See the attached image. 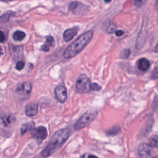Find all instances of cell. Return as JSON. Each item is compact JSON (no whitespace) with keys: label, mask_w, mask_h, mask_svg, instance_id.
Masks as SVG:
<instances>
[{"label":"cell","mask_w":158,"mask_h":158,"mask_svg":"<svg viewBox=\"0 0 158 158\" xmlns=\"http://www.w3.org/2000/svg\"><path fill=\"white\" fill-rule=\"evenodd\" d=\"M70 130L69 128H62L56 132L51 138L41 154L43 157H48L59 148L68 139Z\"/></svg>","instance_id":"6da1fadb"},{"label":"cell","mask_w":158,"mask_h":158,"mask_svg":"<svg viewBox=\"0 0 158 158\" xmlns=\"http://www.w3.org/2000/svg\"><path fill=\"white\" fill-rule=\"evenodd\" d=\"M93 35V30H89L82 34L73 43L69 45L64 52L65 59H70L78 54L90 41Z\"/></svg>","instance_id":"7a4b0ae2"},{"label":"cell","mask_w":158,"mask_h":158,"mask_svg":"<svg viewBox=\"0 0 158 158\" xmlns=\"http://www.w3.org/2000/svg\"><path fill=\"white\" fill-rule=\"evenodd\" d=\"M98 112V110L94 108L87 110L75 123L73 125L74 129L79 130L90 124L97 116Z\"/></svg>","instance_id":"3957f363"},{"label":"cell","mask_w":158,"mask_h":158,"mask_svg":"<svg viewBox=\"0 0 158 158\" xmlns=\"http://www.w3.org/2000/svg\"><path fill=\"white\" fill-rule=\"evenodd\" d=\"M91 82L86 74L80 75L76 81V91L80 94L86 93L91 89Z\"/></svg>","instance_id":"277c9868"},{"label":"cell","mask_w":158,"mask_h":158,"mask_svg":"<svg viewBox=\"0 0 158 158\" xmlns=\"http://www.w3.org/2000/svg\"><path fill=\"white\" fill-rule=\"evenodd\" d=\"M153 152V148L147 143H142L138 148V154L141 158H149Z\"/></svg>","instance_id":"5b68a950"},{"label":"cell","mask_w":158,"mask_h":158,"mask_svg":"<svg viewBox=\"0 0 158 158\" xmlns=\"http://www.w3.org/2000/svg\"><path fill=\"white\" fill-rule=\"evenodd\" d=\"M54 94L56 99L59 102L64 103L66 101L67 98V93L65 86L62 85L57 86L54 89Z\"/></svg>","instance_id":"8992f818"},{"label":"cell","mask_w":158,"mask_h":158,"mask_svg":"<svg viewBox=\"0 0 158 158\" xmlns=\"http://www.w3.org/2000/svg\"><path fill=\"white\" fill-rule=\"evenodd\" d=\"M31 135L37 139L42 141L47 138L48 131L44 127L40 126L36 128H33L31 130Z\"/></svg>","instance_id":"52a82bcc"},{"label":"cell","mask_w":158,"mask_h":158,"mask_svg":"<svg viewBox=\"0 0 158 158\" xmlns=\"http://www.w3.org/2000/svg\"><path fill=\"white\" fill-rule=\"evenodd\" d=\"M85 8H88V7L80 2H72L68 6L69 10L75 14H79L83 12L86 10Z\"/></svg>","instance_id":"ba28073f"},{"label":"cell","mask_w":158,"mask_h":158,"mask_svg":"<svg viewBox=\"0 0 158 158\" xmlns=\"http://www.w3.org/2000/svg\"><path fill=\"white\" fill-rule=\"evenodd\" d=\"M31 89H32V86L30 83L24 82L17 86L15 91L19 95L25 96H28L30 94L31 91Z\"/></svg>","instance_id":"9c48e42d"},{"label":"cell","mask_w":158,"mask_h":158,"mask_svg":"<svg viewBox=\"0 0 158 158\" xmlns=\"http://www.w3.org/2000/svg\"><path fill=\"white\" fill-rule=\"evenodd\" d=\"M78 31V27H74L73 28L66 30L63 33V38L65 41L68 42L73 39V38L77 34Z\"/></svg>","instance_id":"30bf717a"},{"label":"cell","mask_w":158,"mask_h":158,"mask_svg":"<svg viewBox=\"0 0 158 158\" xmlns=\"http://www.w3.org/2000/svg\"><path fill=\"white\" fill-rule=\"evenodd\" d=\"M25 114L28 117H33L38 112V105L35 103L28 104L25 109Z\"/></svg>","instance_id":"8fae6325"},{"label":"cell","mask_w":158,"mask_h":158,"mask_svg":"<svg viewBox=\"0 0 158 158\" xmlns=\"http://www.w3.org/2000/svg\"><path fill=\"white\" fill-rule=\"evenodd\" d=\"M116 25L110 20H107L103 23L102 28L107 33H113L116 30Z\"/></svg>","instance_id":"7c38bea8"},{"label":"cell","mask_w":158,"mask_h":158,"mask_svg":"<svg viewBox=\"0 0 158 158\" xmlns=\"http://www.w3.org/2000/svg\"><path fill=\"white\" fill-rule=\"evenodd\" d=\"M137 67L141 71L145 72L149 68L150 62L146 58H141L137 62Z\"/></svg>","instance_id":"4fadbf2b"},{"label":"cell","mask_w":158,"mask_h":158,"mask_svg":"<svg viewBox=\"0 0 158 158\" xmlns=\"http://www.w3.org/2000/svg\"><path fill=\"white\" fill-rule=\"evenodd\" d=\"M34 127V123L33 122H29V123H27L25 124H23L21 127V134L23 135L24 133H25L26 132L31 130Z\"/></svg>","instance_id":"5bb4252c"},{"label":"cell","mask_w":158,"mask_h":158,"mask_svg":"<svg viewBox=\"0 0 158 158\" xmlns=\"http://www.w3.org/2000/svg\"><path fill=\"white\" fill-rule=\"evenodd\" d=\"M120 131V127L119 126H114L111 128L107 130L106 132L107 136H115Z\"/></svg>","instance_id":"9a60e30c"},{"label":"cell","mask_w":158,"mask_h":158,"mask_svg":"<svg viewBox=\"0 0 158 158\" xmlns=\"http://www.w3.org/2000/svg\"><path fill=\"white\" fill-rule=\"evenodd\" d=\"M12 37L15 41H22L25 37V33L22 31L17 30L14 33Z\"/></svg>","instance_id":"2e32d148"},{"label":"cell","mask_w":158,"mask_h":158,"mask_svg":"<svg viewBox=\"0 0 158 158\" xmlns=\"http://www.w3.org/2000/svg\"><path fill=\"white\" fill-rule=\"evenodd\" d=\"M130 53H131V51L129 49H125L121 51L120 56L122 59H127L129 57Z\"/></svg>","instance_id":"e0dca14e"},{"label":"cell","mask_w":158,"mask_h":158,"mask_svg":"<svg viewBox=\"0 0 158 158\" xmlns=\"http://www.w3.org/2000/svg\"><path fill=\"white\" fill-rule=\"evenodd\" d=\"M46 43L50 46H52L54 43V40L52 36L49 35L46 36Z\"/></svg>","instance_id":"ac0fdd59"},{"label":"cell","mask_w":158,"mask_h":158,"mask_svg":"<svg viewBox=\"0 0 158 158\" xmlns=\"http://www.w3.org/2000/svg\"><path fill=\"white\" fill-rule=\"evenodd\" d=\"M101 86L96 83H94L92 85H91V89L93 91H98L101 90Z\"/></svg>","instance_id":"d6986e66"},{"label":"cell","mask_w":158,"mask_h":158,"mask_svg":"<svg viewBox=\"0 0 158 158\" xmlns=\"http://www.w3.org/2000/svg\"><path fill=\"white\" fill-rule=\"evenodd\" d=\"M150 146H151L152 148L155 147L156 148L157 146V139L156 137L155 138H152L151 139H150V141H149V144Z\"/></svg>","instance_id":"ffe728a7"},{"label":"cell","mask_w":158,"mask_h":158,"mask_svg":"<svg viewBox=\"0 0 158 158\" xmlns=\"http://www.w3.org/2000/svg\"><path fill=\"white\" fill-rule=\"evenodd\" d=\"M25 66V63L23 61H22V60H20L19 61L17 64H16V66H15V68L17 70H22Z\"/></svg>","instance_id":"44dd1931"},{"label":"cell","mask_w":158,"mask_h":158,"mask_svg":"<svg viewBox=\"0 0 158 158\" xmlns=\"http://www.w3.org/2000/svg\"><path fill=\"white\" fill-rule=\"evenodd\" d=\"M2 120H3V123L6 126H7V125H9L11 123L12 118L10 116H6V117H5V118H2Z\"/></svg>","instance_id":"7402d4cb"},{"label":"cell","mask_w":158,"mask_h":158,"mask_svg":"<svg viewBox=\"0 0 158 158\" xmlns=\"http://www.w3.org/2000/svg\"><path fill=\"white\" fill-rule=\"evenodd\" d=\"M152 109H154V110H157V95H156V97L154 98V100L152 102Z\"/></svg>","instance_id":"603a6c76"},{"label":"cell","mask_w":158,"mask_h":158,"mask_svg":"<svg viewBox=\"0 0 158 158\" xmlns=\"http://www.w3.org/2000/svg\"><path fill=\"white\" fill-rule=\"evenodd\" d=\"M6 40V36L4 33L0 31V43H3Z\"/></svg>","instance_id":"cb8c5ba5"},{"label":"cell","mask_w":158,"mask_h":158,"mask_svg":"<svg viewBox=\"0 0 158 158\" xmlns=\"http://www.w3.org/2000/svg\"><path fill=\"white\" fill-rule=\"evenodd\" d=\"M134 3H135V6L136 7H140L143 4V1H135Z\"/></svg>","instance_id":"d4e9b609"},{"label":"cell","mask_w":158,"mask_h":158,"mask_svg":"<svg viewBox=\"0 0 158 158\" xmlns=\"http://www.w3.org/2000/svg\"><path fill=\"white\" fill-rule=\"evenodd\" d=\"M41 48V49H42L43 51H45V52H48V51L49 50V46H48V45H46V44H43V45H42Z\"/></svg>","instance_id":"484cf974"},{"label":"cell","mask_w":158,"mask_h":158,"mask_svg":"<svg viewBox=\"0 0 158 158\" xmlns=\"http://www.w3.org/2000/svg\"><path fill=\"white\" fill-rule=\"evenodd\" d=\"M123 33H124L123 31H122V30H117V31H115V35H116L117 36H121L123 35Z\"/></svg>","instance_id":"4316f807"},{"label":"cell","mask_w":158,"mask_h":158,"mask_svg":"<svg viewBox=\"0 0 158 158\" xmlns=\"http://www.w3.org/2000/svg\"><path fill=\"white\" fill-rule=\"evenodd\" d=\"M88 158H98L97 156H94V155H89L88 156Z\"/></svg>","instance_id":"83f0119b"},{"label":"cell","mask_w":158,"mask_h":158,"mask_svg":"<svg viewBox=\"0 0 158 158\" xmlns=\"http://www.w3.org/2000/svg\"><path fill=\"white\" fill-rule=\"evenodd\" d=\"M2 54V49L1 48V47L0 46V56Z\"/></svg>","instance_id":"f1b7e54d"}]
</instances>
